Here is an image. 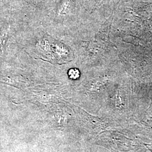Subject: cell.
Masks as SVG:
<instances>
[{"label":"cell","instance_id":"6da1fadb","mask_svg":"<svg viewBox=\"0 0 152 152\" xmlns=\"http://www.w3.org/2000/svg\"><path fill=\"white\" fill-rule=\"evenodd\" d=\"M11 28L10 25L5 24L0 29V59H2L5 54Z\"/></svg>","mask_w":152,"mask_h":152},{"label":"cell","instance_id":"7a4b0ae2","mask_svg":"<svg viewBox=\"0 0 152 152\" xmlns=\"http://www.w3.org/2000/svg\"><path fill=\"white\" fill-rule=\"evenodd\" d=\"M68 76L69 77V78L72 80H76L80 77V72L78 69H75V68L69 69V71H68Z\"/></svg>","mask_w":152,"mask_h":152}]
</instances>
